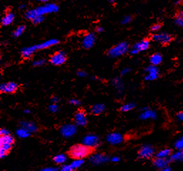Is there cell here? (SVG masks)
I'll list each match as a JSON object with an SVG mask.
<instances>
[{
	"mask_svg": "<svg viewBox=\"0 0 183 171\" xmlns=\"http://www.w3.org/2000/svg\"><path fill=\"white\" fill-rule=\"evenodd\" d=\"M58 101H59V98H58V97H56V96H53V97L51 98V101H52V103H58Z\"/></svg>",
	"mask_w": 183,
	"mask_h": 171,
	"instance_id": "obj_49",
	"label": "cell"
},
{
	"mask_svg": "<svg viewBox=\"0 0 183 171\" xmlns=\"http://www.w3.org/2000/svg\"><path fill=\"white\" fill-rule=\"evenodd\" d=\"M175 148L177 150H181V151H182L183 150V136L179 138V139L175 143Z\"/></svg>",
	"mask_w": 183,
	"mask_h": 171,
	"instance_id": "obj_34",
	"label": "cell"
},
{
	"mask_svg": "<svg viewBox=\"0 0 183 171\" xmlns=\"http://www.w3.org/2000/svg\"><path fill=\"white\" fill-rule=\"evenodd\" d=\"M44 19V17L42 15H38L32 20V22L34 25H39V24L41 23Z\"/></svg>",
	"mask_w": 183,
	"mask_h": 171,
	"instance_id": "obj_35",
	"label": "cell"
},
{
	"mask_svg": "<svg viewBox=\"0 0 183 171\" xmlns=\"http://www.w3.org/2000/svg\"><path fill=\"white\" fill-rule=\"evenodd\" d=\"M66 61V55L63 51H57L50 58V62L54 66H61Z\"/></svg>",
	"mask_w": 183,
	"mask_h": 171,
	"instance_id": "obj_7",
	"label": "cell"
},
{
	"mask_svg": "<svg viewBox=\"0 0 183 171\" xmlns=\"http://www.w3.org/2000/svg\"><path fill=\"white\" fill-rule=\"evenodd\" d=\"M180 16H182V17H183V10L182 12H181V13H180Z\"/></svg>",
	"mask_w": 183,
	"mask_h": 171,
	"instance_id": "obj_55",
	"label": "cell"
},
{
	"mask_svg": "<svg viewBox=\"0 0 183 171\" xmlns=\"http://www.w3.org/2000/svg\"><path fill=\"white\" fill-rule=\"evenodd\" d=\"M77 132V127L73 124H65L60 128V133L64 138H71Z\"/></svg>",
	"mask_w": 183,
	"mask_h": 171,
	"instance_id": "obj_4",
	"label": "cell"
},
{
	"mask_svg": "<svg viewBox=\"0 0 183 171\" xmlns=\"http://www.w3.org/2000/svg\"><path fill=\"white\" fill-rule=\"evenodd\" d=\"M91 153V148L84 144L74 145L71 148L69 154L74 159H84Z\"/></svg>",
	"mask_w": 183,
	"mask_h": 171,
	"instance_id": "obj_1",
	"label": "cell"
},
{
	"mask_svg": "<svg viewBox=\"0 0 183 171\" xmlns=\"http://www.w3.org/2000/svg\"><path fill=\"white\" fill-rule=\"evenodd\" d=\"M14 138L10 134L6 136H1L0 138V143H9L12 145L14 143Z\"/></svg>",
	"mask_w": 183,
	"mask_h": 171,
	"instance_id": "obj_28",
	"label": "cell"
},
{
	"mask_svg": "<svg viewBox=\"0 0 183 171\" xmlns=\"http://www.w3.org/2000/svg\"><path fill=\"white\" fill-rule=\"evenodd\" d=\"M169 158V160L171 162H183V151L178 150L175 153L171 154Z\"/></svg>",
	"mask_w": 183,
	"mask_h": 171,
	"instance_id": "obj_21",
	"label": "cell"
},
{
	"mask_svg": "<svg viewBox=\"0 0 183 171\" xmlns=\"http://www.w3.org/2000/svg\"><path fill=\"white\" fill-rule=\"evenodd\" d=\"M36 10H37L38 15H42V16H44V15L47 14L54 13L58 12V5L53 4V3H49V4L39 6V7L36 9Z\"/></svg>",
	"mask_w": 183,
	"mask_h": 171,
	"instance_id": "obj_3",
	"label": "cell"
},
{
	"mask_svg": "<svg viewBox=\"0 0 183 171\" xmlns=\"http://www.w3.org/2000/svg\"><path fill=\"white\" fill-rule=\"evenodd\" d=\"M37 50V45H34L32 46H29V47H25L22 49L21 51V54L24 58H29L32 56V54Z\"/></svg>",
	"mask_w": 183,
	"mask_h": 171,
	"instance_id": "obj_18",
	"label": "cell"
},
{
	"mask_svg": "<svg viewBox=\"0 0 183 171\" xmlns=\"http://www.w3.org/2000/svg\"><path fill=\"white\" fill-rule=\"evenodd\" d=\"M161 170H163V171H170V170H172V168H171V167L169 166L168 165H167L165 167H164V168L162 169Z\"/></svg>",
	"mask_w": 183,
	"mask_h": 171,
	"instance_id": "obj_50",
	"label": "cell"
},
{
	"mask_svg": "<svg viewBox=\"0 0 183 171\" xmlns=\"http://www.w3.org/2000/svg\"><path fill=\"white\" fill-rule=\"evenodd\" d=\"M103 31V27H97V28H96V32H102Z\"/></svg>",
	"mask_w": 183,
	"mask_h": 171,
	"instance_id": "obj_51",
	"label": "cell"
},
{
	"mask_svg": "<svg viewBox=\"0 0 183 171\" xmlns=\"http://www.w3.org/2000/svg\"><path fill=\"white\" fill-rule=\"evenodd\" d=\"M172 154V151L169 148H165V149L161 150L156 154V157L161 158H167L170 156Z\"/></svg>",
	"mask_w": 183,
	"mask_h": 171,
	"instance_id": "obj_25",
	"label": "cell"
},
{
	"mask_svg": "<svg viewBox=\"0 0 183 171\" xmlns=\"http://www.w3.org/2000/svg\"><path fill=\"white\" fill-rule=\"evenodd\" d=\"M157 117H158V115H157L156 112L149 108V109L142 111V113L140 115L139 118L143 120H148V119H153V120H155V119L157 118Z\"/></svg>",
	"mask_w": 183,
	"mask_h": 171,
	"instance_id": "obj_16",
	"label": "cell"
},
{
	"mask_svg": "<svg viewBox=\"0 0 183 171\" xmlns=\"http://www.w3.org/2000/svg\"><path fill=\"white\" fill-rule=\"evenodd\" d=\"M135 107V105L133 103H125V104L122 105V106L120 107V110L122 112H128L130 111V110H133Z\"/></svg>",
	"mask_w": 183,
	"mask_h": 171,
	"instance_id": "obj_30",
	"label": "cell"
},
{
	"mask_svg": "<svg viewBox=\"0 0 183 171\" xmlns=\"http://www.w3.org/2000/svg\"><path fill=\"white\" fill-rule=\"evenodd\" d=\"M160 29V25H155L151 27V30L153 31V32H157V31H158Z\"/></svg>",
	"mask_w": 183,
	"mask_h": 171,
	"instance_id": "obj_47",
	"label": "cell"
},
{
	"mask_svg": "<svg viewBox=\"0 0 183 171\" xmlns=\"http://www.w3.org/2000/svg\"><path fill=\"white\" fill-rule=\"evenodd\" d=\"M42 171H57L58 170V167H46L45 168L41 169Z\"/></svg>",
	"mask_w": 183,
	"mask_h": 171,
	"instance_id": "obj_42",
	"label": "cell"
},
{
	"mask_svg": "<svg viewBox=\"0 0 183 171\" xmlns=\"http://www.w3.org/2000/svg\"><path fill=\"white\" fill-rule=\"evenodd\" d=\"M25 26H19V27H17V28L15 29V31L13 33V35L14 37H20L21 35H22V34H23L25 30Z\"/></svg>",
	"mask_w": 183,
	"mask_h": 171,
	"instance_id": "obj_33",
	"label": "cell"
},
{
	"mask_svg": "<svg viewBox=\"0 0 183 171\" xmlns=\"http://www.w3.org/2000/svg\"><path fill=\"white\" fill-rule=\"evenodd\" d=\"M175 23L179 27H183V17L179 16L175 19Z\"/></svg>",
	"mask_w": 183,
	"mask_h": 171,
	"instance_id": "obj_38",
	"label": "cell"
},
{
	"mask_svg": "<svg viewBox=\"0 0 183 171\" xmlns=\"http://www.w3.org/2000/svg\"><path fill=\"white\" fill-rule=\"evenodd\" d=\"M38 1H40V2H47L49 0H37Z\"/></svg>",
	"mask_w": 183,
	"mask_h": 171,
	"instance_id": "obj_53",
	"label": "cell"
},
{
	"mask_svg": "<svg viewBox=\"0 0 183 171\" xmlns=\"http://www.w3.org/2000/svg\"><path fill=\"white\" fill-rule=\"evenodd\" d=\"M95 41H96V37L94 34H87L86 35L84 36V37L83 38L82 41V46L84 49H91L95 44Z\"/></svg>",
	"mask_w": 183,
	"mask_h": 171,
	"instance_id": "obj_14",
	"label": "cell"
},
{
	"mask_svg": "<svg viewBox=\"0 0 183 171\" xmlns=\"http://www.w3.org/2000/svg\"><path fill=\"white\" fill-rule=\"evenodd\" d=\"M84 160L83 159H75L71 163V165L72 167L73 168V170L75 169H78L79 167H81L84 165Z\"/></svg>",
	"mask_w": 183,
	"mask_h": 171,
	"instance_id": "obj_32",
	"label": "cell"
},
{
	"mask_svg": "<svg viewBox=\"0 0 183 171\" xmlns=\"http://www.w3.org/2000/svg\"><path fill=\"white\" fill-rule=\"evenodd\" d=\"M61 170L62 171H72L73 170V168L71 165H63L61 167Z\"/></svg>",
	"mask_w": 183,
	"mask_h": 171,
	"instance_id": "obj_39",
	"label": "cell"
},
{
	"mask_svg": "<svg viewBox=\"0 0 183 171\" xmlns=\"http://www.w3.org/2000/svg\"><path fill=\"white\" fill-rule=\"evenodd\" d=\"M147 74L145 76V79L146 81H155L159 77V69L157 66L150 65L146 68Z\"/></svg>",
	"mask_w": 183,
	"mask_h": 171,
	"instance_id": "obj_8",
	"label": "cell"
},
{
	"mask_svg": "<svg viewBox=\"0 0 183 171\" xmlns=\"http://www.w3.org/2000/svg\"><path fill=\"white\" fill-rule=\"evenodd\" d=\"M108 160H109V158L107 155L101 154V153H96L90 158V162L94 165H101V164L106 163Z\"/></svg>",
	"mask_w": 183,
	"mask_h": 171,
	"instance_id": "obj_13",
	"label": "cell"
},
{
	"mask_svg": "<svg viewBox=\"0 0 183 171\" xmlns=\"http://www.w3.org/2000/svg\"><path fill=\"white\" fill-rule=\"evenodd\" d=\"M77 75L79 76V77L84 78V77H86V76H87V73H86V71H84L80 70L77 72Z\"/></svg>",
	"mask_w": 183,
	"mask_h": 171,
	"instance_id": "obj_43",
	"label": "cell"
},
{
	"mask_svg": "<svg viewBox=\"0 0 183 171\" xmlns=\"http://www.w3.org/2000/svg\"><path fill=\"white\" fill-rule=\"evenodd\" d=\"M177 118L179 121H183V112H179L177 113Z\"/></svg>",
	"mask_w": 183,
	"mask_h": 171,
	"instance_id": "obj_46",
	"label": "cell"
},
{
	"mask_svg": "<svg viewBox=\"0 0 183 171\" xmlns=\"http://www.w3.org/2000/svg\"><path fill=\"white\" fill-rule=\"evenodd\" d=\"M49 110L51 113H56L57 111L58 110V106L56 103H51V105H49Z\"/></svg>",
	"mask_w": 183,
	"mask_h": 171,
	"instance_id": "obj_36",
	"label": "cell"
},
{
	"mask_svg": "<svg viewBox=\"0 0 183 171\" xmlns=\"http://www.w3.org/2000/svg\"><path fill=\"white\" fill-rule=\"evenodd\" d=\"M153 39L162 44H167L172 40V37H171L170 34L165 32H162L153 35Z\"/></svg>",
	"mask_w": 183,
	"mask_h": 171,
	"instance_id": "obj_12",
	"label": "cell"
},
{
	"mask_svg": "<svg viewBox=\"0 0 183 171\" xmlns=\"http://www.w3.org/2000/svg\"><path fill=\"white\" fill-rule=\"evenodd\" d=\"M24 112L25 113H31V110H29V109H25L24 110Z\"/></svg>",
	"mask_w": 183,
	"mask_h": 171,
	"instance_id": "obj_52",
	"label": "cell"
},
{
	"mask_svg": "<svg viewBox=\"0 0 183 171\" xmlns=\"http://www.w3.org/2000/svg\"><path fill=\"white\" fill-rule=\"evenodd\" d=\"M182 151H183V150H182Z\"/></svg>",
	"mask_w": 183,
	"mask_h": 171,
	"instance_id": "obj_57",
	"label": "cell"
},
{
	"mask_svg": "<svg viewBox=\"0 0 183 171\" xmlns=\"http://www.w3.org/2000/svg\"><path fill=\"white\" fill-rule=\"evenodd\" d=\"M38 16V14L37 12V10L36 9H31V10H28L25 14V17L26 18L28 19L29 20H33L36 17Z\"/></svg>",
	"mask_w": 183,
	"mask_h": 171,
	"instance_id": "obj_31",
	"label": "cell"
},
{
	"mask_svg": "<svg viewBox=\"0 0 183 171\" xmlns=\"http://www.w3.org/2000/svg\"><path fill=\"white\" fill-rule=\"evenodd\" d=\"M67 158L64 154H58L56 155L53 159V162L57 165H62V164L65 163V162L66 161Z\"/></svg>",
	"mask_w": 183,
	"mask_h": 171,
	"instance_id": "obj_27",
	"label": "cell"
},
{
	"mask_svg": "<svg viewBox=\"0 0 183 171\" xmlns=\"http://www.w3.org/2000/svg\"><path fill=\"white\" fill-rule=\"evenodd\" d=\"M14 14L13 13L9 12L6 13V14L3 17V18L1 19V24L3 26H8L10 25L14 20Z\"/></svg>",
	"mask_w": 183,
	"mask_h": 171,
	"instance_id": "obj_22",
	"label": "cell"
},
{
	"mask_svg": "<svg viewBox=\"0 0 183 171\" xmlns=\"http://www.w3.org/2000/svg\"><path fill=\"white\" fill-rule=\"evenodd\" d=\"M153 165L156 168L162 170L166 165H168V160L166 158H161L156 157V158L153 161Z\"/></svg>",
	"mask_w": 183,
	"mask_h": 171,
	"instance_id": "obj_20",
	"label": "cell"
},
{
	"mask_svg": "<svg viewBox=\"0 0 183 171\" xmlns=\"http://www.w3.org/2000/svg\"><path fill=\"white\" fill-rule=\"evenodd\" d=\"M74 121L76 126H84L87 124V118L86 113L84 111H78L74 115Z\"/></svg>",
	"mask_w": 183,
	"mask_h": 171,
	"instance_id": "obj_15",
	"label": "cell"
},
{
	"mask_svg": "<svg viewBox=\"0 0 183 171\" xmlns=\"http://www.w3.org/2000/svg\"><path fill=\"white\" fill-rule=\"evenodd\" d=\"M9 134V131L6 128H1L0 130V135L1 136H6V135Z\"/></svg>",
	"mask_w": 183,
	"mask_h": 171,
	"instance_id": "obj_44",
	"label": "cell"
},
{
	"mask_svg": "<svg viewBox=\"0 0 183 171\" xmlns=\"http://www.w3.org/2000/svg\"><path fill=\"white\" fill-rule=\"evenodd\" d=\"M23 8H25V5L22 4L20 6V9H23Z\"/></svg>",
	"mask_w": 183,
	"mask_h": 171,
	"instance_id": "obj_54",
	"label": "cell"
},
{
	"mask_svg": "<svg viewBox=\"0 0 183 171\" xmlns=\"http://www.w3.org/2000/svg\"><path fill=\"white\" fill-rule=\"evenodd\" d=\"M110 160H111L112 162H113V163H118V162L120 161V159L118 156H113V157H112L111 159H110Z\"/></svg>",
	"mask_w": 183,
	"mask_h": 171,
	"instance_id": "obj_48",
	"label": "cell"
},
{
	"mask_svg": "<svg viewBox=\"0 0 183 171\" xmlns=\"http://www.w3.org/2000/svg\"><path fill=\"white\" fill-rule=\"evenodd\" d=\"M129 49V45L127 42L119 43L118 44L115 45L113 47H112L108 51V55L112 58H116V57L122 56L125 53L128 52Z\"/></svg>",
	"mask_w": 183,
	"mask_h": 171,
	"instance_id": "obj_2",
	"label": "cell"
},
{
	"mask_svg": "<svg viewBox=\"0 0 183 171\" xmlns=\"http://www.w3.org/2000/svg\"><path fill=\"white\" fill-rule=\"evenodd\" d=\"M83 144L90 148L98 146L99 144V138L94 134H89L83 139Z\"/></svg>",
	"mask_w": 183,
	"mask_h": 171,
	"instance_id": "obj_10",
	"label": "cell"
},
{
	"mask_svg": "<svg viewBox=\"0 0 183 171\" xmlns=\"http://www.w3.org/2000/svg\"><path fill=\"white\" fill-rule=\"evenodd\" d=\"M114 1H115V0H110V1L111 3H113V2H114Z\"/></svg>",
	"mask_w": 183,
	"mask_h": 171,
	"instance_id": "obj_56",
	"label": "cell"
},
{
	"mask_svg": "<svg viewBox=\"0 0 183 171\" xmlns=\"http://www.w3.org/2000/svg\"><path fill=\"white\" fill-rule=\"evenodd\" d=\"M45 63H46V60L39 59V60H37V61L33 62V66H34L39 67V66H41L44 65Z\"/></svg>",
	"mask_w": 183,
	"mask_h": 171,
	"instance_id": "obj_37",
	"label": "cell"
},
{
	"mask_svg": "<svg viewBox=\"0 0 183 171\" xmlns=\"http://www.w3.org/2000/svg\"><path fill=\"white\" fill-rule=\"evenodd\" d=\"M155 154V149L151 145H144L138 152V156L141 159L151 158Z\"/></svg>",
	"mask_w": 183,
	"mask_h": 171,
	"instance_id": "obj_5",
	"label": "cell"
},
{
	"mask_svg": "<svg viewBox=\"0 0 183 171\" xmlns=\"http://www.w3.org/2000/svg\"><path fill=\"white\" fill-rule=\"evenodd\" d=\"M106 106L103 103H97V104H95L91 107V113H93L94 115H99L103 113L104 111Z\"/></svg>",
	"mask_w": 183,
	"mask_h": 171,
	"instance_id": "obj_23",
	"label": "cell"
},
{
	"mask_svg": "<svg viewBox=\"0 0 183 171\" xmlns=\"http://www.w3.org/2000/svg\"><path fill=\"white\" fill-rule=\"evenodd\" d=\"M149 46L150 41H148V39H143V40L136 43V44L133 46L130 53L133 55L137 54V53L140 52V51H146V50L149 48Z\"/></svg>",
	"mask_w": 183,
	"mask_h": 171,
	"instance_id": "obj_6",
	"label": "cell"
},
{
	"mask_svg": "<svg viewBox=\"0 0 183 171\" xmlns=\"http://www.w3.org/2000/svg\"><path fill=\"white\" fill-rule=\"evenodd\" d=\"M150 61H151V64L158 66L162 63L163 61V56L160 53H156L153 54L150 58Z\"/></svg>",
	"mask_w": 183,
	"mask_h": 171,
	"instance_id": "obj_24",
	"label": "cell"
},
{
	"mask_svg": "<svg viewBox=\"0 0 183 171\" xmlns=\"http://www.w3.org/2000/svg\"><path fill=\"white\" fill-rule=\"evenodd\" d=\"M21 127L24 128L26 130L28 131L30 133H35L37 131L38 128L36 123L32 121H27V120H22L20 122Z\"/></svg>",
	"mask_w": 183,
	"mask_h": 171,
	"instance_id": "obj_17",
	"label": "cell"
},
{
	"mask_svg": "<svg viewBox=\"0 0 183 171\" xmlns=\"http://www.w3.org/2000/svg\"><path fill=\"white\" fill-rule=\"evenodd\" d=\"M131 20H132V18H131L130 16H126V17H124L123 19H122V24H123V25H125V24H128L129 22H131Z\"/></svg>",
	"mask_w": 183,
	"mask_h": 171,
	"instance_id": "obj_41",
	"label": "cell"
},
{
	"mask_svg": "<svg viewBox=\"0 0 183 171\" xmlns=\"http://www.w3.org/2000/svg\"><path fill=\"white\" fill-rule=\"evenodd\" d=\"M30 133L28 131L26 130L24 128L21 127L20 128L17 129L16 131V135L18 137L21 138V139H27V137H29L30 136Z\"/></svg>",
	"mask_w": 183,
	"mask_h": 171,
	"instance_id": "obj_26",
	"label": "cell"
},
{
	"mask_svg": "<svg viewBox=\"0 0 183 171\" xmlns=\"http://www.w3.org/2000/svg\"><path fill=\"white\" fill-rule=\"evenodd\" d=\"M113 85L115 86V89L118 90V91L119 92H121V91L123 90V83L120 79H115L113 80Z\"/></svg>",
	"mask_w": 183,
	"mask_h": 171,
	"instance_id": "obj_29",
	"label": "cell"
},
{
	"mask_svg": "<svg viewBox=\"0 0 183 171\" xmlns=\"http://www.w3.org/2000/svg\"><path fill=\"white\" fill-rule=\"evenodd\" d=\"M69 103L73 106H78V105L81 104V101L78 99H75V98H72L69 101Z\"/></svg>",
	"mask_w": 183,
	"mask_h": 171,
	"instance_id": "obj_40",
	"label": "cell"
},
{
	"mask_svg": "<svg viewBox=\"0 0 183 171\" xmlns=\"http://www.w3.org/2000/svg\"><path fill=\"white\" fill-rule=\"evenodd\" d=\"M106 141L113 146L118 145L123 141V136L120 133H110L106 136Z\"/></svg>",
	"mask_w": 183,
	"mask_h": 171,
	"instance_id": "obj_9",
	"label": "cell"
},
{
	"mask_svg": "<svg viewBox=\"0 0 183 171\" xmlns=\"http://www.w3.org/2000/svg\"><path fill=\"white\" fill-rule=\"evenodd\" d=\"M130 69L129 68H125L121 71V72H120V74H121V76L126 75L127 74H128L129 72H130Z\"/></svg>",
	"mask_w": 183,
	"mask_h": 171,
	"instance_id": "obj_45",
	"label": "cell"
},
{
	"mask_svg": "<svg viewBox=\"0 0 183 171\" xmlns=\"http://www.w3.org/2000/svg\"><path fill=\"white\" fill-rule=\"evenodd\" d=\"M18 89V85L14 82H7L5 84H1L0 86V91L2 93L6 94H13Z\"/></svg>",
	"mask_w": 183,
	"mask_h": 171,
	"instance_id": "obj_11",
	"label": "cell"
},
{
	"mask_svg": "<svg viewBox=\"0 0 183 171\" xmlns=\"http://www.w3.org/2000/svg\"><path fill=\"white\" fill-rule=\"evenodd\" d=\"M58 42H59V41L57 40V39H49V40L44 41V42L41 43V44H40L37 45V50L47 49V48H49V47H51V46H54V45H56Z\"/></svg>",
	"mask_w": 183,
	"mask_h": 171,
	"instance_id": "obj_19",
	"label": "cell"
}]
</instances>
